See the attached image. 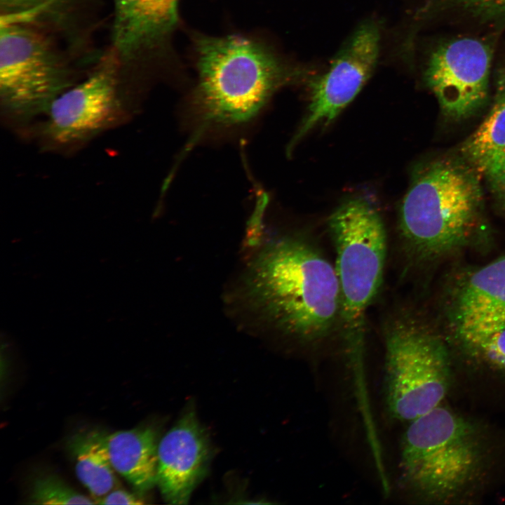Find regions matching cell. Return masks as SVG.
I'll use <instances>...</instances> for the list:
<instances>
[{"mask_svg":"<svg viewBox=\"0 0 505 505\" xmlns=\"http://www.w3.org/2000/svg\"><path fill=\"white\" fill-rule=\"evenodd\" d=\"M179 0H113V40L132 56L161 45L177 23Z\"/></svg>","mask_w":505,"mask_h":505,"instance_id":"obj_13","label":"cell"},{"mask_svg":"<svg viewBox=\"0 0 505 505\" xmlns=\"http://www.w3.org/2000/svg\"><path fill=\"white\" fill-rule=\"evenodd\" d=\"M459 337L505 325V257L478 269L459 287L454 304Z\"/></svg>","mask_w":505,"mask_h":505,"instance_id":"obj_12","label":"cell"},{"mask_svg":"<svg viewBox=\"0 0 505 505\" xmlns=\"http://www.w3.org/2000/svg\"><path fill=\"white\" fill-rule=\"evenodd\" d=\"M72 86L65 65L45 36L22 22L1 20L0 97L7 114L29 119L46 114Z\"/></svg>","mask_w":505,"mask_h":505,"instance_id":"obj_8","label":"cell"},{"mask_svg":"<svg viewBox=\"0 0 505 505\" xmlns=\"http://www.w3.org/2000/svg\"><path fill=\"white\" fill-rule=\"evenodd\" d=\"M459 338L471 356L505 377V325Z\"/></svg>","mask_w":505,"mask_h":505,"instance_id":"obj_18","label":"cell"},{"mask_svg":"<svg viewBox=\"0 0 505 505\" xmlns=\"http://www.w3.org/2000/svg\"><path fill=\"white\" fill-rule=\"evenodd\" d=\"M239 290L258 324L283 337L314 344L339 330L335 266L303 237L282 236L265 244L248 264Z\"/></svg>","mask_w":505,"mask_h":505,"instance_id":"obj_1","label":"cell"},{"mask_svg":"<svg viewBox=\"0 0 505 505\" xmlns=\"http://www.w3.org/2000/svg\"><path fill=\"white\" fill-rule=\"evenodd\" d=\"M34 504H93V499L78 492L55 475L40 476L33 482L29 497Z\"/></svg>","mask_w":505,"mask_h":505,"instance_id":"obj_19","label":"cell"},{"mask_svg":"<svg viewBox=\"0 0 505 505\" xmlns=\"http://www.w3.org/2000/svg\"><path fill=\"white\" fill-rule=\"evenodd\" d=\"M106 436L98 431H84L74 435L68 442V449L75 460L76 475L95 504L117 485Z\"/></svg>","mask_w":505,"mask_h":505,"instance_id":"obj_17","label":"cell"},{"mask_svg":"<svg viewBox=\"0 0 505 505\" xmlns=\"http://www.w3.org/2000/svg\"><path fill=\"white\" fill-rule=\"evenodd\" d=\"M97 504H143L140 496L121 489H114L96 501Z\"/></svg>","mask_w":505,"mask_h":505,"instance_id":"obj_21","label":"cell"},{"mask_svg":"<svg viewBox=\"0 0 505 505\" xmlns=\"http://www.w3.org/2000/svg\"><path fill=\"white\" fill-rule=\"evenodd\" d=\"M485 177L494 196L505 208V167L499 168Z\"/></svg>","mask_w":505,"mask_h":505,"instance_id":"obj_22","label":"cell"},{"mask_svg":"<svg viewBox=\"0 0 505 505\" xmlns=\"http://www.w3.org/2000/svg\"><path fill=\"white\" fill-rule=\"evenodd\" d=\"M194 47L198 81L189 114L197 134L251 121L276 90L308 74L238 35L199 36Z\"/></svg>","mask_w":505,"mask_h":505,"instance_id":"obj_2","label":"cell"},{"mask_svg":"<svg viewBox=\"0 0 505 505\" xmlns=\"http://www.w3.org/2000/svg\"><path fill=\"white\" fill-rule=\"evenodd\" d=\"M159 440L157 431L145 426L106 436L113 468L140 492L156 485Z\"/></svg>","mask_w":505,"mask_h":505,"instance_id":"obj_16","label":"cell"},{"mask_svg":"<svg viewBox=\"0 0 505 505\" xmlns=\"http://www.w3.org/2000/svg\"><path fill=\"white\" fill-rule=\"evenodd\" d=\"M63 0H0L4 15L13 21L21 22L28 17L53 8Z\"/></svg>","mask_w":505,"mask_h":505,"instance_id":"obj_20","label":"cell"},{"mask_svg":"<svg viewBox=\"0 0 505 505\" xmlns=\"http://www.w3.org/2000/svg\"><path fill=\"white\" fill-rule=\"evenodd\" d=\"M381 34L376 20L360 23L326 70L310 81L307 113L288 146L290 150L314 128L332 122L360 92L378 63Z\"/></svg>","mask_w":505,"mask_h":505,"instance_id":"obj_9","label":"cell"},{"mask_svg":"<svg viewBox=\"0 0 505 505\" xmlns=\"http://www.w3.org/2000/svg\"><path fill=\"white\" fill-rule=\"evenodd\" d=\"M478 174L468 163L447 159L415 170L398 213L401 243L410 256L432 260L471 238L482 208Z\"/></svg>","mask_w":505,"mask_h":505,"instance_id":"obj_3","label":"cell"},{"mask_svg":"<svg viewBox=\"0 0 505 505\" xmlns=\"http://www.w3.org/2000/svg\"><path fill=\"white\" fill-rule=\"evenodd\" d=\"M211 449L194 410L186 411L158 446L156 485L169 504H187L207 473Z\"/></svg>","mask_w":505,"mask_h":505,"instance_id":"obj_11","label":"cell"},{"mask_svg":"<svg viewBox=\"0 0 505 505\" xmlns=\"http://www.w3.org/2000/svg\"><path fill=\"white\" fill-rule=\"evenodd\" d=\"M411 41L429 27L476 34H505V0H422L412 11Z\"/></svg>","mask_w":505,"mask_h":505,"instance_id":"obj_14","label":"cell"},{"mask_svg":"<svg viewBox=\"0 0 505 505\" xmlns=\"http://www.w3.org/2000/svg\"><path fill=\"white\" fill-rule=\"evenodd\" d=\"M117 64L114 55H107L84 80L53 100L43 126L48 140L60 146L83 142L123 118Z\"/></svg>","mask_w":505,"mask_h":505,"instance_id":"obj_10","label":"cell"},{"mask_svg":"<svg viewBox=\"0 0 505 505\" xmlns=\"http://www.w3.org/2000/svg\"><path fill=\"white\" fill-rule=\"evenodd\" d=\"M335 249L339 298V332L349 361L361 363L367 312L382 282L386 234L376 209L365 199L342 203L328 219Z\"/></svg>","mask_w":505,"mask_h":505,"instance_id":"obj_5","label":"cell"},{"mask_svg":"<svg viewBox=\"0 0 505 505\" xmlns=\"http://www.w3.org/2000/svg\"><path fill=\"white\" fill-rule=\"evenodd\" d=\"M492 79V108L462 147L467 163L485 176L505 167V40L496 54Z\"/></svg>","mask_w":505,"mask_h":505,"instance_id":"obj_15","label":"cell"},{"mask_svg":"<svg viewBox=\"0 0 505 505\" xmlns=\"http://www.w3.org/2000/svg\"><path fill=\"white\" fill-rule=\"evenodd\" d=\"M384 338V398L389 414L410 422L440 405L450 382L443 344L404 314L387 322Z\"/></svg>","mask_w":505,"mask_h":505,"instance_id":"obj_6","label":"cell"},{"mask_svg":"<svg viewBox=\"0 0 505 505\" xmlns=\"http://www.w3.org/2000/svg\"><path fill=\"white\" fill-rule=\"evenodd\" d=\"M504 35L446 31L429 41L422 55V80L445 116L466 119L485 103Z\"/></svg>","mask_w":505,"mask_h":505,"instance_id":"obj_7","label":"cell"},{"mask_svg":"<svg viewBox=\"0 0 505 505\" xmlns=\"http://www.w3.org/2000/svg\"><path fill=\"white\" fill-rule=\"evenodd\" d=\"M485 457L480 431L441 405L409 422L400 449V478L416 497L454 499L477 478Z\"/></svg>","mask_w":505,"mask_h":505,"instance_id":"obj_4","label":"cell"}]
</instances>
